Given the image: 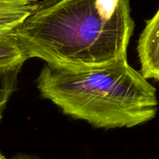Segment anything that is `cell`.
Listing matches in <instances>:
<instances>
[{"instance_id": "obj_1", "label": "cell", "mask_w": 159, "mask_h": 159, "mask_svg": "<svg viewBox=\"0 0 159 159\" xmlns=\"http://www.w3.org/2000/svg\"><path fill=\"white\" fill-rule=\"evenodd\" d=\"M134 27L129 0H42L15 32L28 59L80 71L127 59Z\"/></svg>"}, {"instance_id": "obj_2", "label": "cell", "mask_w": 159, "mask_h": 159, "mask_svg": "<svg viewBox=\"0 0 159 159\" xmlns=\"http://www.w3.org/2000/svg\"><path fill=\"white\" fill-rule=\"evenodd\" d=\"M37 88L66 116L96 128H131L151 121L157 90L127 59L100 68L70 71L45 64Z\"/></svg>"}, {"instance_id": "obj_3", "label": "cell", "mask_w": 159, "mask_h": 159, "mask_svg": "<svg viewBox=\"0 0 159 159\" xmlns=\"http://www.w3.org/2000/svg\"><path fill=\"white\" fill-rule=\"evenodd\" d=\"M140 73L146 79L159 82V8L146 22L137 47Z\"/></svg>"}, {"instance_id": "obj_4", "label": "cell", "mask_w": 159, "mask_h": 159, "mask_svg": "<svg viewBox=\"0 0 159 159\" xmlns=\"http://www.w3.org/2000/svg\"><path fill=\"white\" fill-rule=\"evenodd\" d=\"M38 2V0H0V37L15 31Z\"/></svg>"}, {"instance_id": "obj_5", "label": "cell", "mask_w": 159, "mask_h": 159, "mask_svg": "<svg viewBox=\"0 0 159 159\" xmlns=\"http://www.w3.org/2000/svg\"><path fill=\"white\" fill-rule=\"evenodd\" d=\"M27 59L16 32L0 37V69L21 68Z\"/></svg>"}, {"instance_id": "obj_6", "label": "cell", "mask_w": 159, "mask_h": 159, "mask_svg": "<svg viewBox=\"0 0 159 159\" xmlns=\"http://www.w3.org/2000/svg\"><path fill=\"white\" fill-rule=\"evenodd\" d=\"M20 68L0 69V121L12 94L16 91Z\"/></svg>"}, {"instance_id": "obj_7", "label": "cell", "mask_w": 159, "mask_h": 159, "mask_svg": "<svg viewBox=\"0 0 159 159\" xmlns=\"http://www.w3.org/2000/svg\"><path fill=\"white\" fill-rule=\"evenodd\" d=\"M10 159H41L38 157V156L34 155H30V154H18L13 156Z\"/></svg>"}, {"instance_id": "obj_8", "label": "cell", "mask_w": 159, "mask_h": 159, "mask_svg": "<svg viewBox=\"0 0 159 159\" xmlns=\"http://www.w3.org/2000/svg\"><path fill=\"white\" fill-rule=\"evenodd\" d=\"M0 159H6L5 156H4L1 152H0Z\"/></svg>"}]
</instances>
